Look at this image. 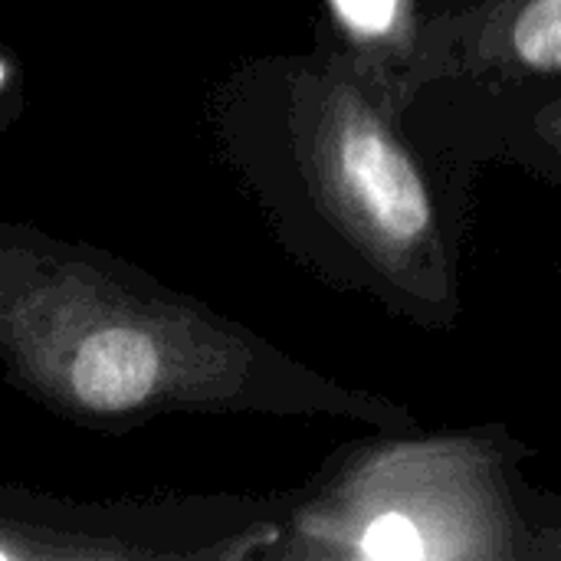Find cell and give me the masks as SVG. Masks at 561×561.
Masks as SVG:
<instances>
[{"label":"cell","instance_id":"6da1fadb","mask_svg":"<svg viewBox=\"0 0 561 561\" xmlns=\"http://www.w3.org/2000/svg\"><path fill=\"white\" fill-rule=\"evenodd\" d=\"M335 161L339 181L345 184L352 204L385 240L411 243L427 230V191L401 148L388 141V135L371 125H355L342 135Z\"/></svg>","mask_w":561,"mask_h":561},{"label":"cell","instance_id":"7a4b0ae2","mask_svg":"<svg viewBox=\"0 0 561 561\" xmlns=\"http://www.w3.org/2000/svg\"><path fill=\"white\" fill-rule=\"evenodd\" d=\"M69 378L85 408L128 411L154 394L161 381V352L141 329H99L79 345Z\"/></svg>","mask_w":561,"mask_h":561},{"label":"cell","instance_id":"3957f363","mask_svg":"<svg viewBox=\"0 0 561 561\" xmlns=\"http://www.w3.org/2000/svg\"><path fill=\"white\" fill-rule=\"evenodd\" d=\"M513 46L533 69H561V0H533L516 20Z\"/></svg>","mask_w":561,"mask_h":561},{"label":"cell","instance_id":"277c9868","mask_svg":"<svg viewBox=\"0 0 561 561\" xmlns=\"http://www.w3.org/2000/svg\"><path fill=\"white\" fill-rule=\"evenodd\" d=\"M362 552L368 559L417 561L424 559L427 546H424V533L417 529V523H411L404 513H381L362 533Z\"/></svg>","mask_w":561,"mask_h":561},{"label":"cell","instance_id":"5b68a950","mask_svg":"<svg viewBox=\"0 0 561 561\" xmlns=\"http://www.w3.org/2000/svg\"><path fill=\"white\" fill-rule=\"evenodd\" d=\"M339 20L362 36H381L394 26L401 0H332Z\"/></svg>","mask_w":561,"mask_h":561}]
</instances>
